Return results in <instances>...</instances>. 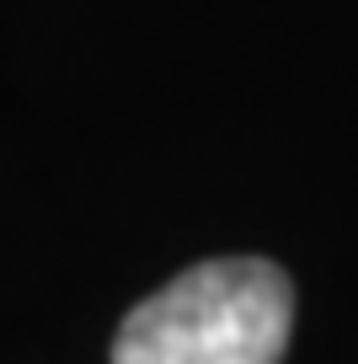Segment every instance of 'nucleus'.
<instances>
[{
    "instance_id": "1",
    "label": "nucleus",
    "mask_w": 358,
    "mask_h": 364,
    "mask_svg": "<svg viewBox=\"0 0 358 364\" xmlns=\"http://www.w3.org/2000/svg\"><path fill=\"white\" fill-rule=\"evenodd\" d=\"M294 284L268 257H214L139 300L112 364H283Z\"/></svg>"
}]
</instances>
